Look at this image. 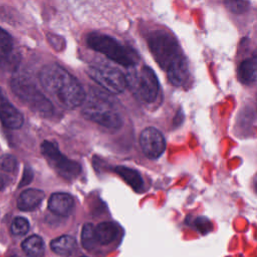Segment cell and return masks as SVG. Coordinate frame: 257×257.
<instances>
[{"label":"cell","mask_w":257,"mask_h":257,"mask_svg":"<svg viewBox=\"0 0 257 257\" xmlns=\"http://www.w3.org/2000/svg\"><path fill=\"white\" fill-rule=\"evenodd\" d=\"M157 63L166 70L174 86H182L189 77V67L177 40L168 32L155 31L148 40Z\"/></svg>","instance_id":"obj_1"},{"label":"cell","mask_w":257,"mask_h":257,"mask_svg":"<svg viewBox=\"0 0 257 257\" xmlns=\"http://www.w3.org/2000/svg\"><path fill=\"white\" fill-rule=\"evenodd\" d=\"M39 79L43 88L66 109L81 105L85 98V91L78 80L58 64L43 66Z\"/></svg>","instance_id":"obj_2"},{"label":"cell","mask_w":257,"mask_h":257,"mask_svg":"<svg viewBox=\"0 0 257 257\" xmlns=\"http://www.w3.org/2000/svg\"><path fill=\"white\" fill-rule=\"evenodd\" d=\"M82 115L101 126L110 130H117L122 124V119L116 107L110 99L97 90H91L82 102Z\"/></svg>","instance_id":"obj_3"},{"label":"cell","mask_w":257,"mask_h":257,"mask_svg":"<svg viewBox=\"0 0 257 257\" xmlns=\"http://www.w3.org/2000/svg\"><path fill=\"white\" fill-rule=\"evenodd\" d=\"M87 44L91 49L104 54L122 66H135L138 62V55L133 49L120 44L108 35L91 33L87 37Z\"/></svg>","instance_id":"obj_4"},{"label":"cell","mask_w":257,"mask_h":257,"mask_svg":"<svg viewBox=\"0 0 257 257\" xmlns=\"http://www.w3.org/2000/svg\"><path fill=\"white\" fill-rule=\"evenodd\" d=\"M126 79V84L134 93L146 102H153L159 92V81L154 70L149 66L140 69H131Z\"/></svg>","instance_id":"obj_5"},{"label":"cell","mask_w":257,"mask_h":257,"mask_svg":"<svg viewBox=\"0 0 257 257\" xmlns=\"http://www.w3.org/2000/svg\"><path fill=\"white\" fill-rule=\"evenodd\" d=\"M13 92L28 103L31 108L44 116H49L53 112L52 103L36 88V86L26 77L19 76L11 81Z\"/></svg>","instance_id":"obj_6"},{"label":"cell","mask_w":257,"mask_h":257,"mask_svg":"<svg viewBox=\"0 0 257 257\" xmlns=\"http://www.w3.org/2000/svg\"><path fill=\"white\" fill-rule=\"evenodd\" d=\"M40 149L42 155L45 157L49 165L62 178L71 181L80 174L81 169L79 164L63 156L58 150L56 144L49 141H44L41 144Z\"/></svg>","instance_id":"obj_7"},{"label":"cell","mask_w":257,"mask_h":257,"mask_svg":"<svg viewBox=\"0 0 257 257\" xmlns=\"http://www.w3.org/2000/svg\"><path fill=\"white\" fill-rule=\"evenodd\" d=\"M87 74L111 93H120L127 85L125 76L117 68L107 64L90 65Z\"/></svg>","instance_id":"obj_8"},{"label":"cell","mask_w":257,"mask_h":257,"mask_svg":"<svg viewBox=\"0 0 257 257\" xmlns=\"http://www.w3.org/2000/svg\"><path fill=\"white\" fill-rule=\"evenodd\" d=\"M94 237L98 252H109L121 240L120 227L111 221L101 222L94 226Z\"/></svg>","instance_id":"obj_9"},{"label":"cell","mask_w":257,"mask_h":257,"mask_svg":"<svg viewBox=\"0 0 257 257\" xmlns=\"http://www.w3.org/2000/svg\"><path fill=\"white\" fill-rule=\"evenodd\" d=\"M140 145L142 151L146 157L149 159L159 158L165 151L166 142L161 134L155 127L145 128L140 136Z\"/></svg>","instance_id":"obj_10"},{"label":"cell","mask_w":257,"mask_h":257,"mask_svg":"<svg viewBox=\"0 0 257 257\" xmlns=\"http://www.w3.org/2000/svg\"><path fill=\"white\" fill-rule=\"evenodd\" d=\"M50 249L60 257H79V246L70 235H62L50 242Z\"/></svg>","instance_id":"obj_11"},{"label":"cell","mask_w":257,"mask_h":257,"mask_svg":"<svg viewBox=\"0 0 257 257\" xmlns=\"http://www.w3.org/2000/svg\"><path fill=\"white\" fill-rule=\"evenodd\" d=\"M74 200L67 193H54L48 200V209L53 214L60 217H67L72 213Z\"/></svg>","instance_id":"obj_12"},{"label":"cell","mask_w":257,"mask_h":257,"mask_svg":"<svg viewBox=\"0 0 257 257\" xmlns=\"http://www.w3.org/2000/svg\"><path fill=\"white\" fill-rule=\"evenodd\" d=\"M0 120L6 127L17 130L23 124V115L11 103L4 101L0 104Z\"/></svg>","instance_id":"obj_13"},{"label":"cell","mask_w":257,"mask_h":257,"mask_svg":"<svg viewBox=\"0 0 257 257\" xmlns=\"http://www.w3.org/2000/svg\"><path fill=\"white\" fill-rule=\"evenodd\" d=\"M45 194L38 189H27L23 191L17 200V207L21 211H32L43 201Z\"/></svg>","instance_id":"obj_14"},{"label":"cell","mask_w":257,"mask_h":257,"mask_svg":"<svg viewBox=\"0 0 257 257\" xmlns=\"http://www.w3.org/2000/svg\"><path fill=\"white\" fill-rule=\"evenodd\" d=\"M257 62L256 56L243 60L238 67V79L244 84H251L256 80Z\"/></svg>","instance_id":"obj_15"},{"label":"cell","mask_w":257,"mask_h":257,"mask_svg":"<svg viewBox=\"0 0 257 257\" xmlns=\"http://www.w3.org/2000/svg\"><path fill=\"white\" fill-rule=\"evenodd\" d=\"M115 173L119 175L124 182H126L136 192H142L144 190V181L140 173L132 168L117 166L114 169Z\"/></svg>","instance_id":"obj_16"},{"label":"cell","mask_w":257,"mask_h":257,"mask_svg":"<svg viewBox=\"0 0 257 257\" xmlns=\"http://www.w3.org/2000/svg\"><path fill=\"white\" fill-rule=\"evenodd\" d=\"M21 248L28 257H42L45 251V244L40 236L31 235L22 242Z\"/></svg>","instance_id":"obj_17"},{"label":"cell","mask_w":257,"mask_h":257,"mask_svg":"<svg viewBox=\"0 0 257 257\" xmlns=\"http://www.w3.org/2000/svg\"><path fill=\"white\" fill-rule=\"evenodd\" d=\"M81 245L89 253L96 254L98 252L94 237V226L91 223H85L81 229Z\"/></svg>","instance_id":"obj_18"},{"label":"cell","mask_w":257,"mask_h":257,"mask_svg":"<svg viewBox=\"0 0 257 257\" xmlns=\"http://www.w3.org/2000/svg\"><path fill=\"white\" fill-rule=\"evenodd\" d=\"M29 222L24 217H16L13 219L10 230L11 233L15 236H22L25 235L29 231Z\"/></svg>","instance_id":"obj_19"},{"label":"cell","mask_w":257,"mask_h":257,"mask_svg":"<svg viewBox=\"0 0 257 257\" xmlns=\"http://www.w3.org/2000/svg\"><path fill=\"white\" fill-rule=\"evenodd\" d=\"M13 41L10 34L0 27V54H8L12 51Z\"/></svg>","instance_id":"obj_20"},{"label":"cell","mask_w":257,"mask_h":257,"mask_svg":"<svg viewBox=\"0 0 257 257\" xmlns=\"http://www.w3.org/2000/svg\"><path fill=\"white\" fill-rule=\"evenodd\" d=\"M17 166V160L12 155H4L0 158V170L4 172H12Z\"/></svg>","instance_id":"obj_21"},{"label":"cell","mask_w":257,"mask_h":257,"mask_svg":"<svg viewBox=\"0 0 257 257\" xmlns=\"http://www.w3.org/2000/svg\"><path fill=\"white\" fill-rule=\"evenodd\" d=\"M225 4L230 11L236 14L245 12L248 9V5H249V3L246 1H226Z\"/></svg>","instance_id":"obj_22"},{"label":"cell","mask_w":257,"mask_h":257,"mask_svg":"<svg viewBox=\"0 0 257 257\" xmlns=\"http://www.w3.org/2000/svg\"><path fill=\"white\" fill-rule=\"evenodd\" d=\"M209 225H211L210 221L206 218H198L196 219V226L197 228L199 229V231L202 233V234H206L210 229H209Z\"/></svg>","instance_id":"obj_23"},{"label":"cell","mask_w":257,"mask_h":257,"mask_svg":"<svg viewBox=\"0 0 257 257\" xmlns=\"http://www.w3.org/2000/svg\"><path fill=\"white\" fill-rule=\"evenodd\" d=\"M32 176L33 175H32L31 170L30 169H26L25 172H24V175H23V179H22V181L20 183V187L29 184L31 182V180H32Z\"/></svg>","instance_id":"obj_24"},{"label":"cell","mask_w":257,"mask_h":257,"mask_svg":"<svg viewBox=\"0 0 257 257\" xmlns=\"http://www.w3.org/2000/svg\"><path fill=\"white\" fill-rule=\"evenodd\" d=\"M8 183V179L6 176L0 175V190H2Z\"/></svg>","instance_id":"obj_25"},{"label":"cell","mask_w":257,"mask_h":257,"mask_svg":"<svg viewBox=\"0 0 257 257\" xmlns=\"http://www.w3.org/2000/svg\"><path fill=\"white\" fill-rule=\"evenodd\" d=\"M79 257H87V256H84V255H81V256H79Z\"/></svg>","instance_id":"obj_26"}]
</instances>
